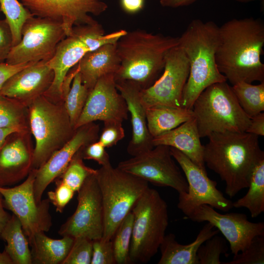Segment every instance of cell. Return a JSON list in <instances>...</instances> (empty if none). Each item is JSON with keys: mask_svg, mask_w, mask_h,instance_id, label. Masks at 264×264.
I'll return each mask as SVG.
<instances>
[{"mask_svg": "<svg viewBox=\"0 0 264 264\" xmlns=\"http://www.w3.org/2000/svg\"><path fill=\"white\" fill-rule=\"evenodd\" d=\"M37 169H32L25 180L12 188L0 186L4 208L10 210L20 221L29 244L40 232H48L52 226L50 201L38 203L34 198L33 185Z\"/></svg>", "mask_w": 264, "mask_h": 264, "instance_id": "8fae6325", "label": "cell"}, {"mask_svg": "<svg viewBox=\"0 0 264 264\" xmlns=\"http://www.w3.org/2000/svg\"><path fill=\"white\" fill-rule=\"evenodd\" d=\"M192 110L200 138L213 133L244 132L250 122L226 81L207 87L195 101Z\"/></svg>", "mask_w": 264, "mask_h": 264, "instance_id": "5b68a950", "label": "cell"}, {"mask_svg": "<svg viewBox=\"0 0 264 264\" xmlns=\"http://www.w3.org/2000/svg\"><path fill=\"white\" fill-rule=\"evenodd\" d=\"M81 149L73 156L64 171L56 178L66 184L74 192L79 190L89 176L96 173V170L85 164Z\"/></svg>", "mask_w": 264, "mask_h": 264, "instance_id": "e575fe53", "label": "cell"}, {"mask_svg": "<svg viewBox=\"0 0 264 264\" xmlns=\"http://www.w3.org/2000/svg\"><path fill=\"white\" fill-rule=\"evenodd\" d=\"M3 204V198L0 193V235L5 226L6 224L10 219L11 216L5 210Z\"/></svg>", "mask_w": 264, "mask_h": 264, "instance_id": "c3c4849f", "label": "cell"}, {"mask_svg": "<svg viewBox=\"0 0 264 264\" xmlns=\"http://www.w3.org/2000/svg\"><path fill=\"white\" fill-rule=\"evenodd\" d=\"M133 215L129 262L146 263L157 252L169 224L168 206L158 191L149 187L137 199Z\"/></svg>", "mask_w": 264, "mask_h": 264, "instance_id": "8992f818", "label": "cell"}, {"mask_svg": "<svg viewBox=\"0 0 264 264\" xmlns=\"http://www.w3.org/2000/svg\"><path fill=\"white\" fill-rule=\"evenodd\" d=\"M182 212L186 219L198 222L207 221L218 229L228 242L234 256L247 248L254 237L264 235V223L251 222L244 214H221L205 204Z\"/></svg>", "mask_w": 264, "mask_h": 264, "instance_id": "9a60e30c", "label": "cell"}, {"mask_svg": "<svg viewBox=\"0 0 264 264\" xmlns=\"http://www.w3.org/2000/svg\"><path fill=\"white\" fill-rule=\"evenodd\" d=\"M189 73L188 58L178 45L168 53L161 75L149 87L140 90L141 101L145 109L155 105L181 107Z\"/></svg>", "mask_w": 264, "mask_h": 264, "instance_id": "5bb4252c", "label": "cell"}, {"mask_svg": "<svg viewBox=\"0 0 264 264\" xmlns=\"http://www.w3.org/2000/svg\"><path fill=\"white\" fill-rule=\"evenodd\" d=\"M30 131L10 133L0 148V186L15 184L33 169V151Z\"/></svg>", "mask_w": 264, "mask_h": 264, "instance_id": "ffe728a7", "label": "cell"}, {"mask_svg": "<svg viewBox=\"0 0 264 264\" xmlns=\"http://www.w3.org/2000/svg\"><path fill=\"white\" fill-rule=\"evenodd\" d=\"M96 173L89 176L77 191V208L61 226L58 233L61 236L85 237L92 241L102 238L104 210Z\"/></svg>", "mask_w": 264, "mask_h": 264, "instance_id": "4fadbf2b", "label": "cell"}, {"mask_svg": "<svg viewBox=\"0 0 264 264\" xmlns=\"http://www.w3.org/2000/svg\"><path fill=\"white\" fill-rule=\"evenodd\" d=\"M99 129V125L94 122L77 128L70 139L37 169L33 191L38 203L42 200L47 187L64 171L76 153L87 145L98 140Z\"/></svg>", "mask_w": 264, "mask_h": 264, "instance_id": "d6986e66", "label": "cell"}, {"mask_svg": "<svg viewBox=\"0 0 264 264\" xmlns=\"http://www.w3.org/2000/svg\"><path fill=\"white\" fill-rule=\"evenodd\" d=\"M106 148L98 141L91 142L81 149L83 159L93 160L101 166L110 163V156Z\"/></svg>", "mask_w": 264, "mask_h": 264, "instance_id": "b9f144b4", "label": "cell"}, {"mask_svg": "<svg viewBox=\"0 0 264 264\" xmlns=\"http://www.w3.org/2000/svg\"></svg>", "mask_w": 264, "mask_h": 264, "instance_id": "11a10c76", "label": "cell"}, {"mask_svg": "<svg viewBox=\"0 0 264 264\" xmlns=\"http://www.w3.org/2000/svg\"><path fill=\"white\" fill-rule=\"evenodd\" d=\"M146 115L148 130L153 138L194 117L192 110L166 105L148 107Z\"/></svg>", "mask_w": 264, "mask_h": 264, "instance_id": "484cf974", "label": "cell"}, {"mask_svg": "<svg viewBox=\"0 0 264 264\" xmlns=\"http://www.w3.org/2000/svg\"><path fill=\"white\" fill-rule=\"evenodd\" d=\"M0 6L12 32L13 46L15 45L21 40L23 24L34 16L18 0H0Z\"/></svg>", "mask_w": 264, "mask_h": 264, "instance_id": "d6a6232c", "label": "cell"}, {"mask_svg": "<svg viewBox=\"0 0 264 264\" xmlns=\"http://www.w3.org/2000/svg\"><path fill=\"white\" fill-rule=\"evenodd\" d=\"M20 131L11 128H6V129H0V148L2 145L3 142L4 141L6 137L11 133Z\"/></svg>", "mask_w": 264, "mask_h": 264, "instance_id": "681fc988", "label": "cell"}, {"mask_svg": "<svg viewBox=\"0 0 264 264\" xmlns=\"http://www.w3.org/2000/svg\"><path fill=\"white\" fill-rule=\"evenodd\" d=\"M227 251L226 240L216 234L198 248L197 251L198 264H222L220 256L226 254Z\"/></svg>", "mask_w": 264, "mask_h": 264, "instance_id": "d590c367", "label": "cell"}, {"mask_svg": "<svg viewBox=\"0 0 264 264\" xmlns=\"http://www.w3.org/2000/svg\"><path fill=\"white\" fill-rule=\"evenodd\" d=\"M35 17L54 20L62 23L66 36L74 26L97 22L89 14L98 16L108 8L100 0H21Z\"/></svg>", "mask_w": 264, "mask_h": 264, "instance_id": "e0dca14e", "label": "cell"}, {"mask_svg": "<svg viewBox=\"0 0 264 264\" xmlns=\"http://www.w3.org/2000/svg\"><path fill=\"white\" fill-rule=\"evenodd\" d=\"M174 159L183 171L188 184L187 193H178L177 207L181 211L201 204H207L223 212L233 207V202L217 188V182L210 179L206 172L177 149L170 147Z\"/></svg>", "mask_w": 264, "mask_h": 264, "instance_id": "2e32d148", "label": "cell"}, {"mask_svg": "<svg viewBox=\"0 0 264 264\" xmlns=\"http://www.w3.org/2000/svg\"><path fill=\"white\" fill-rule=\"evenodd\" d=\"M116 43H108L86 53L78 63L82 83L90 90L101 77L114 75L120 66Z\"/></svg>", "mask_w": 264, "mask_h": 264, "instance_id": "cb8c5ba5", "label": "cell"}, {"mask_svg": "<svg viewBox=\"0 0 264 264\" xmlns=\"http://www.w3.org/2000/svg\"><path fill=\"white\" fill-rule=\"evenodd\" d=\"M198 0H160V5L164 7L177 8L189 5Z\"/></svg>", "mask_w": 264, "mask_h": 264, "instance_id": "7dc6e473", "label": "cell"}, {"mask_svg": "<svg viewBox=\"0 0 264 264\" xmlns=\"http://www.w3.org/2000/svg\"><path fill=\"white\" fill-rule=\"evenodd\" d=\"M0 264H14L11 257L5 249L0 253Z\"/></svg>", "mask_w": 264, "mask_h": 264, "instance_id": "f907efd6", "label": "cell"}, {"mask_svg": "<svg viewBox=\"0 0 264 264\" xmlns=\"http://www.w3.org/2000/svg\"><path fill=\"white\" fill-rule=\"evenodd\" d=\"M264 264V235L257 236L243 251L234 255L232 260L222 264Z\"/></svg>", "mask_w": 264, "mask_h": 264, "instance_id": "8d00e7d4", "label": "cell"}, {"mask_svg": "<svg viewBox=\"0 0 264 264\" xmlns=\"http://www.w3.org/2000/svg\"><path fill=\"white\" fill-rule=\"evenodd\" d=\"M218 229L209 222L202 227L192 242L186 245L178 243L174 234L165 235L159 249L161 257L158 264H198L197 251L206 240L218 234Z\"/></svg>", "mask_w": 264, "mask_h": 264, "instance_id": "d4e9b609", "label": "cell"}, {"mask_svg": "<svg viewBox=\"0 0 264 264\" xmlns=\"http://www.w3.org/2000/svg\"><path fill=\"white\" fill-rule=\"evenodd\" d=\"M178 43V37L142 29L126 31L115 44L120 61L115 82L132 81L142 89L149 87L163 70L168 53Z\"/></svg>", "mask_w": 264, "mask_h": 264, "instance_id": "3957f363", "label": "cell"}, {"mask_svg": "<svg viewBox=\"0 0 264 264\" xmlns=\"http://www.w3.org/2000/svg\"><path fill=\"white\" fill-rule=\"evenodd\" d=\"M21 33V41L12 46L5 61L9 64L48 62L66 36L60 22L35 16L25 22Z\"/></svg>", "mask_w": 264, "mask_h": 264, "instance_id": "30bf717a", "label": "cell"}, {"mask_svg": "<svg viewBox=\"0 0 264 264\" xmlns=\"http://www.w3.org/2000/svg\"><path fill=\"white\" fill-rule=\"evenodd\" d=\"M55 181L56 187L54 191L48 192V199L54 205L56 211L62 213L75 192L60 180L56 179Z\"/></svg>", "mask_w": 264, "mask_h": 264, "instance_id": "60d3db41", "label": "cell"}, {"mask_svg": "<svg viewBox=\"0 0 264 264\" xmlns=\"http://www.w3.org/2000/svg\"><path fill=\"white\" fill-rule=\"evenodd\" d=\"M219 26L213 21L192 20L178 37L189 64V73L183 89L181 107L192 110L200 93L212 84L227 81L219 70L216 53Z\"/></svg>", "mask_w": 264, "mask_h": 264, "instance_id": "277c9868", "label": "cell"}, {"mask_svg": "<svg viewBox=\"0 0 264 264\" xmlns=\"http://www.w3.org/2000/svg\"><path fill=\"white\" fill-rule=\"evenodd\" d=\"M145 0H120L123 10L129 14H134L141 11L144 6Z\"/></svg>", "mask_w": 264, "mask_h": 264, "instance_id": "bcb514c9", "label": "cell"}, {"mask_svg": "<svg viewBox=\"0 0 264 264\" xmlns=\"http://www.w3.org/2000/svg\"><path fill=\"white\" fill-rule=\"evenodd\" d=\"M133 215L132 211L125 217L113 237L112 246L116 264H127L132 235Z\"/></svg>", "mask_w": 264, "mask_h": 264, "instance_id": "836d02e7", "label": "cell"}, {"mask_svg": "<svg viewBox=\"0 0 264 264\" xmlns=\"http://www.w3.org/2000/svg\"><path fill=\"white\" fill-rule=\"evenodd\" d=\"M194 117L176 128L153 139L154 146L162 145L175 148L187 156L194 163L206 170L202 145Z\"/></svg>", "mask_w": 264, "mask_h": 264, "instance_id": "603a6c76", "label": "cell"}, {"mask_svg": "<svg viewBox=\"0 0 264 264\" xmlns=\"http://www.w3.org/2000/svg\"></svg>", "mask_w": 264, "mask_h": 264, "instance_id": "db71d44e", "label": "cell"}, {"mask_svg": "<svg viewBox=\"0 0 264 264\" xmlns=\"http://www.w3.org/2000/svg\"><path fill=\"white\" fill-rule=\"evenodd\" d=\"M245 132L258 136L264 135V113L263 112L250 118V124Z\"/></svg>", "mask_w": 264, "mask_h": 264, "instance_id": "f6af8a7d", "label": "cell"}, {"mask_svg": "<svg viewBox=\"0 0 264 264\" xmlns=\"http://www.w3.org/2000/svg\"><path fill=\"white\" fill-rule=\"evenodd\" d=\"M1 12V9H0V12Z\"/></svg>", "mask_w": 264, "mask_h": 264, "instance_id": "f5cc1de1", "label": "cell"}, {"mask_svg": "<svg viewBox=\"0 0 264 264\" xmlns=\"http://www.w3.org/2000/svg\"><path fill=\"white\" fill-rule=\"evenodd\" d=\"M36 62L11 65L6 62L0 63V89L14 74Z\"/></svg>", "mask_w": 264, "mask_h": 264, "instance_id": "ee69618b", "label": "cell"}, {"mask_svg": "<svg viewBox=\"0 0 264 264\" xmlns=\"http://www.w3.org/2000/svg\"><path fill=\"white\" fill-rule=\"evenodd\" d=\"M89 91L82 83L77 67L70 88L63 96L65 107L74 129L83 111Z\"/></svg>", "mask_w": 264, "mask_h": 264, "instance_id": "1f68e13d", "label": "cell"}, {"mask_svg": "<svg viewBox=\"0 0 264 264\" xmlns=\"http://www.w3.org/2000/svg\"><path fill=\"white\" fill-rule=\"evenodd\" d=\"M122 122L110 121L104 122V127L98 140L105 147L110 148L125 137Z\"/></svg>", "mask_w": 264, "mask_h": 264, "instance_id": "ab89813d", "label": "cell"}, {"mask_svg": "<svg viewBox=\"0 0 264 264\" xmlns=\"http://www.w3.org/2000/svg\"><path fill=\"white\" fill-rule=\"evenodd\" d=\"M0 238L7 243L4 249L10 255L14 264H33L29 242L20 221L15 215L11 216L0 234Z\"/></svg>", "mask_w": 264, "mask_h": 264, "instance_id": "83f0119b", "label": "cell"}, {"mask_svg": "<svg viewBox=\"0 0 264 264\" xmlns=\"http://www.w3.org/2000/svg\"><path fill=\"white\" fill-rule=\"evenodd\" d=\"M13 46V37L6 20H0V63L5 62Z\"/></svg>", "mask_w": 264, "mask_h": 264, "instance_id": "7bdbcfd3", "label": "cell"}, {"mask_svg": "<svg viewBox=\"0 0 264 264\" xmlns=\"http://www.w3.org/2000/svg\"><path fill=\"white\" fill-rule=\"evenodd\" d=\"M0 128L30 131L28 107L0 93Z\"/></svg>", "mask_w": 264, "mask_h": 264, "instance_id": "f546056e", "label": "cell"}, {"mask_svg": "<svg viewBox=\"0 0 264 264\" xmlns=\"http://www.w3.org/2000/svg\"><path fill=\"white\" fill-rule=\"evenodd\" d=\"M248 188L247 193L233 202V206L236 208H245L252 218H256L264 212V157L253 167Z\"/></svg>", "mask_w": 264, "mask_h": 264, "instance_id": "f1b7e54d", "label": "cell"}, {"mask_svg": "<svg viewBox=\"0 0 264 264\" xmlns=\"http://www.w3.org/2000/svg\"><path fill=\"white\" fill-rule=\"evenodd\" d=\"M233 0L237 1L238 2H248L255 1V0H259L261 2H264V0Z\"/></svg>", "mask_w": 264, "mask_h": 264, "instance_id": "816d5d0a", "label": "cell"}, {"mask_svg": "<svg viewBox=\"0 0 264 264\" xmlns=\"http://www.w3.org/2000/svg\"><path fill=\"white\" fill-rule=\"evenodd\" d=\"M125 99L116 88L114 75L100 78L89 91L75 129L96 121L123 122L128 118Z\"/></svg>", "mask_w": 264, "mask_h": 264, "instance_id": "ac0fdd59", "label": "cell"}, {"mask_svg": "<svg viewBox=\"0 0 264 264\" xmlns=\"http://www.w3.org/2000/svg\"><path fill=\"white\" fill-rule=\"evenodd\" d=\"M125 32V30H119L106 34L98 22L74 26L71 34L59 43L54 55L48 61L54 72V79L44 95L54 102L63 101L62 86L69 70L86 53L106 44L116 43Z\"/></svg>", "mask_w": 264, "mask_h": 264, "instance_id": "9c48e42d", "label": "cell"}, {"mask_svg": "<svg viewBox=\"0 0 264 264\" xmlns=\"http://www.w3.org/2000/svg\"><path fill=\"white\" fill-rule=\"evenodd\" d=\"M30 131L34 137L33 169H38L73 135L64 101L54 102L42 95L28 107Z\"/></svg>", "mask_w": 264, "mask_h": 264, "instance_id": "ba28073f", "label": "cell"}, {"mask_svg": "<svg viewBox=\"0 0 264 264\" xmlns=\"http://www.w3.org/2000/svg\"><path fill=\"white\" fill-rule=\"evenodd\" d=\"M53 79L54 72L48 62L34 63L11 76L0 89V93L28 107L46 92Z\"/></svg>", "mask_w": 264, "mask_h": 264, "instance_id": "44dd1931", "label": "cell"}, {"mask_svg": "<svg viewBox=\"0 0 264 264\" xmlns=\"http://www.w3.org/2000/svg\"><path fill=\"white\" fill-rule=\"evenodd\" d=\"M116 86L125 99L131 114L132 136L127 146V152L132 156H135L154 147L147 126L146 109L141 101L140 92L142 89L129 81L116 82Z\"/></svg>", "mask_w": 264, "mask_h": 264, "instance_id": "7402d4cb", "label": "cell"}, {"mask_svg": "<svg viewBox=\"0 0 264 264\" xmlns=\"http://www.w3.org/2000/svg\"><path fill=\"white\" fill-rule=\"evenodd\" d=\"M92 253V240L85 237H76L62 264H90Z\"/></svg>", "mask_w": 264, "mask_h": 264, "instance_id": "74e56055", "label": "cell"}, {"mask_svg": "<svg viewBox=\"0 0 264 264\" xmlns=\"http://www.w3.org/2000/svg\"><path fill=\"white\" fill-rule=\"evenodd\" d=\"M92 253L91 264H116L112 240L101 238L92 241Z\"/></svg>", "mask_w": 264, "mask_h": 264, "instance_id": "f35d334b", "label": "cell"}, {"mask_svg": "<svg viewBox=\"0 0 264 264\" xmlns=\"http://www.w3.org/2000/svg\"><path fill=\"white\" fill-rule=\"evenodd\" d=\"M74 238L63 236L61 239L50 238L40 232L35 234L30 243L32 263L62 264L72 245Z\"/></svg>", "mask_w": 264, "mask_h": 264, "instance_id": "4316f807", "label": "cell"}, {"mask_svg": "<svg viewBox=\"0 0 264 264\" xmlns=\"http://www.w3.org/2000/svg\"><path fill=\"white\" fill-rule=\"evenodd\" d=\"M104 210L102 239L112 240L118 226L132 211L137 199L149 187L148 182L111 163L96 170Z\"/></svg>", "mask_w": 264, "mask_h": 264, "instance_id": "52a82bcc", "label": "cell"}, {"mask_svg": "<svg viewBox=\"0 0 264 264\" xmlns=\"http://www.w3.org/2000/svg\"><path fill=\"white\" fill-rule=\"evenodd\" d=\"M203 145L205 165L225 182V193L230 198L248 188L251 171L264 157L258 136L245 132L213 133Z\"/></svg>", "mask_w": 264, "mask_h": 264, "instance_id": "7a4b0ae2", "label": "cell"}, {"mask_svg": "<svg viewBox=\"0 0 264 264\" xmlns=\"http://www.w3.org/2000/svg\"><path fill=\"white\" fill-rule=\"evenodd\" d=\"M117 167L154 185L170 187L178 193L188 192L186 179L176 164L168 146H155L120 162Z\"/></svg>", "mask_w": 264, "mask_h": 264, "instance_id": "7c38bea8", "label": "cell"}, {"mask_svg": "<svg viewBox=\"0 0 264 264\" xmlns=\"http://www.w3.org/2000/svg\"><path fill=\"white\" fill-rule=\"evenodd\" d=\"M264 46V22L252 17L233 19L219 29L216 62L219 71L232 85L264 82L261 60Z\"/></svg>", "mask_w": 264, "mask_h": 264, "instance_id": "6da1fadb", "label": "cell"}, {"mask_svg": "<svg viewBox=\"0 0 264 264\" xmlns=\"http://www.w3.org/2000/svg\"><path fill=\"white\" fill-rule=\"evenodd\" d=\"M237 100L246 115L251 118L264 110V82L252 85L240 82L232 86Z\"/></svg>", "mask_w": 264, "mask_h": 264, "instance_id": "4dcf8cb0", "label": "cell"}]
</instances>
